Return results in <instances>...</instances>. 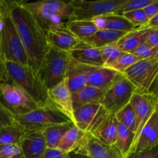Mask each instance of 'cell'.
I'll return each mask as SVG.
<instances>
[{
	"instance_id": "6da1fadb",
	"label": "cell",
	"mask_w": 158,
	"mask_h": 158,
	"mask_svg": "<svg viewBox=\"0 0 158 158\" xmlns=\"http://www.w3.org/2000/svg\"><path fill=\"white\" fill-rule=\"evenodd\" d=\"M9 2L12 19L27 55L29 66L39 71L49 46L46 32L40 27L21 1Z\"/></svg>"
},
{
	"instance_id": "7a4b0ae2",
	"label": "cell",
	"mask_w": 158,
	"mask_h": 158,
	"mask_svg": "<svg viewBox=\"0 0 158 158\" xmlns=\"http://www.w3.org/2000/svg\"><path fill=\"white\" fill-rule=\"evenodd\" d=\"M21 2L23 6L33 15L40 27L46 32L54 29L66 28V24L73 20V8L70 1Z\"/></svg>"
},
{
	"instance_id": "3957f363",
	"label": "cell",
	"mask_w": 158,
	"mask_h": 158,
	"mask_svg": "<svg viewBox=\"0 0 158 158\" xmlns=\"http://www.w3.org/2000/svg\"><path fill=\"white\" fill-rule=\"evenodd\" d=\"M6 79L21 86L40 106L49 104L48 88L38 70L29 65L5 60Z\"/></svg>"
},
{
	"instance_id": "277c9868",
	"label": "cell",
	"mask_w": 158,
	"mask_h": 158,
	"mask_svg": "<svg viewBox=\"0 0 158 158\" xmlns=\"http://www.w3.org/2000/svg\"><path fill=\"white\" fill-rule=\"evenodd\" d=\"M0 35L5 60L29 65L12 19L9 1H0Z\"/></svg>"
},
{
	"instance_id": "5b68a950",
	"label": "cell",
	"mask_w": 158,
	"mask_h": 158,
	"mask_svg": "<svg viewBox=\"0 0 158 158\" xmlns=\"http://www.w3.org/2000/svg\"><path fill=\"white\" fill-rule=\"evenodd\" d=\"M123 76L134 85L135 93L158 96V57L137 62Z\"/></svg>"
},
{
	"instance_id": "8992f818",
	"label": "cell",
	"mask_w": 158,
	"mask_h": 158,
	"mask_svg": "<svg viewBox=\"0 0 158 158\" xmlns=\"http://www.w3.org/2000/svg\"><path fill=\"white\" fill-rule=\"evenodd\" d=\"M14 119L24 132L43 131L52 125L71 122L50 104L40 106L27 114L14 116Z\"/></svg>"
},
{
	"instance_id": "52a82bcc",
	"label": "cell",
	"mask_w": 158,
	"mask_h": 158,
	"mask_svg": "<svg viewBox=\"0 0 158 158\" xmlns=\"http://www.w3.org/2000/svg\"><path fill=\"white\" fill-rule=\"evenodd\" d=\"M69 63L70 59L66 51L49 46L39 69L48 89L66 79Z\"/></svg>"
},
{
	"instance_id": "ba28073f",
	"label": "cell",
	"mask_w": 158,
	"mask_h": 158,
	"mask_svg": "<svg viewBox=\"0 0 158 158\" xmlns=\"http://www.w3.org/2000/svg\"><path fill=\"white\" fill-rule=\"evenodd\" d=\"M0 102L13 116L27 114L40 107L21 86L9 79L0 84Z\"/></svg>"
},
{
	"instance_id": "9c48e42d",
	"label": "cell",
	"mask_w": 158,
	"mask_h": 158,
	"mask_svg": "<svg viewBox=\"0 0 158 158\" xmlns=\"http://www.w3.org/2000/svg\"><path fill=\"white\" fill-rule=\"evenodd\" d=\"M124 0H71L73 20H93L101 15L113 14Z\"/></svg>"
},
{
	"instance_id": "30bf717a",
	"label": "cell",
	"mask_w": 158,
	"mask_h": 158,
	"mask_svg": "<svg viewBox=\"0 0 158 158\" xmlns=\"http://www.w3.org/2000/svg\"><path fill=\"white\" fill-rule=\"evenodd\" d=\"M135 92L134 85L123 76L106 91L101 104L109 114L115 115L130 103Z\"/></svg>"
},
{
	"instance_id": "8fae6325",
	"label": "cell",
	"mask_w": 158,
	"mask_h": 158,
	"mask_svg": "<svg viewBox=\"0 0 158 158\" xmlns=\"http://www.w3.org/2000/svg\"><path fill=\"white\" fill-rule=\"evenodd\" d=\"M109 113L101 103L88 104L74 110L75 125L86 134H91Z\"/></svg>"
},
{
	"instance_id": "7c38bea8",
	"label": "cell",
	"mask_w": 158,
	"mask_h": 158,
	"mask_svg": "<svg viewBox=\"0 0 158 158\" xmlns=\"http://www.w3.org/2000/svg\"><path fill=\"white\" fill-rule=\"evenodd\" d=\"M131 104L134 108L136 116V129L132 147L137 142L140 132L157 106V97L135 93L131 100ZM131 152V151H130Z\"/></svg>"
},
{
	"instance_id": "4fadbf2b",
	"label": "cell",
	"mask_w": 158,
	"mask_h": 158,
	"mask_svg": "<svg viewBox=\"0 0 158 158\" xmlns=\"http://www.w3.org/2000/svg\"><path fill=\"white\" fill-rule=\"evenodd\" d=\"M49 103L58 110L75 125L72 94L68 87L66 78L56 86L48 89Z\"/></svg>"
},
{
	"instance_id": "5bb4252c",
	"label": "cell",
	"mask_w": 158,
	"mask_h": 158,
	"mask_svg": "<svg viewBox=\"0 0 158 158\" xmlns=\"http://www.w3.org/2000/svg\"><path fill=\"white\" fill-rule=\"evenodd\" d=\"M157 145H158V104L154 114L143 127L129 154L146 151Z\"/></svg>"
},
{
	"instance_id": "9a60e30c",
	"label": "cell",
	"mask_w": 158,
	"mask_h": 158,
	"mask_svg": "<svg viewBox=\"0 0 158 158\" xmlns=\"http://www.w3.org/2000/svg\"><path fill=\"white\" fill-rule=\"evenodd\" d=\"M19 145L25 158H41L47 149L43 131L25 132Z\"/></svg>"
},
{
	"instance_id": "2e32d148",
	"label": "cell",
	"mask_w": 158,
	"mask_h": 158,
	"mask_svg": "<svg viewBox=\"0 0 158 158\" xmlns=\"http://www.w3.org/2000/svg\"><path fill=\"white\" fill-rule=\"evenodd\" d=\"M66 52L72 61L79 64L92 67L103 66L100 49L89 46L82 41L78 46Z\"/></svg>"
},
{
	"instance_id": "e0dca14e",
	"label": "cell",
	"mask_w": 158,
	"mask_h": 158,
	"mask_svg": "<svg viewBox=\"0 0 158 158\" xmlns=\"http://www.w3.org/2000/svg\"><path fill=\"white\" fill-rule=\"evenodd\" d=\"M77 152L86 154L91 158H126L114 145L104 144L92 135L88 136L84 146Z\"/></svg>"
},
{
	"instance_id": "ac0fdd59",
	"label": "cell",
	"mask_w": 158,
	"mask_h": 158,
	"mask_svg": "<svg viewBox=\"0 0 158 158\" xmlns=\"http://www.w3.org/2000/svg\"><path fill=\"white\" fill-rule=\"evenodd\" d=\"M123 75L117 71L104 66L94 67L89 72L87 78V85L107 90Z\"/></svg>"
},
{
	"instance_id": "d6986e66",
	"label": "cell",
	"mask_w": 158,
	"mask_h": 158,
	"mask_svg": "<svg viewBox=\"0 0 158 158\" xmlns=\"http://www.w3.org/2000/svg\"><path fill=\"white\" fill-rule=\"evenodd\" d=\"M46 35L49 46L66 52L73 49L81 43L66 28L51 29L46 32Z\"/></svg>"
},
{
	"instance_id": "ffe728a7",
	"label": "cell",
	"mask_w": 158,
	"mask_h": 158,
	"mask_svg": "<svg viewBox=\"0 0 158 158\" xmlns=\"http://www.w3.org/2000/svg\"><path fill=\"white\" fill-rule=\"evenodd\" d=\"M93 68L92 66L79 64L70 60L66 78L71 94L77 92L87 85L88 75Z\"/></svg>"
},
{
	"instance_id": "44dd1931",
	"label": "cell",
	"mask_w": 158,
	"mask_h": 158,
	"mask_svg": "<svg viewBox=\"0 0 158 158\" xmlns=\"http://www.w3.org/2000/svg\"><path fill=\"white\" fill-rule=\"evenodd\" d=\"M89 135L73 125L63 136L56 149L67 154L80 151L84 146Z\"/></svg>"
},
{
	"instance_id": "7402d4cb",
	"label": "cell",
	"mask_w": 158,
	"mask_h": 158,
	"mask_svg": "<svg viewBox=\"0 0 158 158\" xmlns=\"http://www.w3.org/2000/svg\"><path fill=\"white\" fill-rule=\"evenodd\" d=\"M93 21L98 29H110L129 32L137 29L123 15L117 14H107L94 19Z\"/></svg>"
},
{
	"instance_id": "603a6c76",
	"label": "cell",
	"mask_w": 158,
	"mask_h": 158,
	"mask_svg": "<svg viewBox=\"0 0 158 158\" xmlns=\"http://www.w3.org/2000/svg\"><path fill=\"white\" fill-rule=\"evenodd\" d=\"M91 135L104 144L114 146L117 135V120L115 115L108 114Z\"/></svg>"
},
{
	"instance_id": "cb8c5ba5",
	"label": "cell",
	"mask_w": 158,
	"mask_h": 158,
	"mask_svg": "<svg viewBox=\"0 0 158 158\" xmlns=\"http://www.w3.org/2000/svg\"><path fill=\"white\" fill-rule=\"evenodd\" d=\"M106 89L86 85L82 89L72 94L73 105L74 110L88 104L101 103Z\"/></svg>"
},
{
	"instance_id": "d4e9b609",
	"label": "cell",
	"mask_w": 158,
	"mask_h": 158,
	"mask_svg": "<svg viewBox=\"0 0 158 158\" xmlns=\"http://www.w3.org/2000/svg\"><path fill=\"white\" fill-rule=\"evenodd\" d=\"M149 29H137L127 32L116 43L117 47L123 52H131L147 42Z\"/></svg>"
},
{
	"instance_id": "484cf974",
	"label": "cell",
	"mask_w": 158,
	"mask_h": 158,
	"mask_svg": "<svg viewBox=\"0 0 158 158\" xmlns=\"http://www.w3.org/2000/svg\"><path fill=\"white\" fill-rule=\"evenodd\" d=\"M126 33L125 32L110 29H99L94 35L85 39L82 42L94 48L100 49L107 45L116 43Z\"/></svg>"
},
{
	"instance_id": "4316f807",
	"label": "cell",
	"mask_w": 158,
	"mask_h": 158,
	"mask_svg": "<svg viewBox=\"0 0 158 158\" xmlns=\"http://www.w3.org/2000/svg\"><path fill=\"white\" fill-rule=\"evenodd\" d=\"M66 29L80 41L91 36L99 30L93 20H71L66 24Z\"/></svg>"
},
{
	"instance_id": "83f0119b",
	"label": "cell",
	"mask_w": 158,
	"mask_h": 158,
	"mask_svg": "<svg viewBox=\"0 0 158 158\" xmlns=\"http://www.w3.org/2000/svg\"><path fill=\"white\" fill-rule=\"evenodd\" d=\"M72 122L52 125L43 131L47 148L56 149L59 143L66 133L73 126Z\"/></svg>"
},
{
	"instance_id": "f1b7e54d",
	"label": "cell",
	"mask_w": 158,
	"mask_h": 158,
	"mask_svg": "<svg viewBox=\"0 0 158 158\" xmlns=\"http://www.w3.org/2000/svg\"><path fill=\"white\" fill-rule=\"evenodd\" d=\"M134 138V133L131 132L123 124L117 122V135L114 146L121 152V154L125 157L130 154Z\"/></svg>"
},
{
	"instance_id": "f546056e",
	"label": "cell",
	"mask_w": 158,
	"mask_h": 158,
	"mask_svg": "<svg viewBox=\"0 0 158 158\" xmlns=\"http://www.w3.org/2000/svg\"><path fill=\"white\" fill-rule=\"evenodd\" d=\"M25 132L16 123L0 129V145L19 144Z\"/></svg>"
},
{
	"instance_id": "4dcf8cb0",
	"label": "cell",
	"mask_w": 158,
	"mask_h": 158,
	"mask_svg": "<svg viewBox=\"0 0 158 158\" xmlns=\"http://www.w3.org/2000/svg\"><path fill=\"white\" fill-rule=\"evenodd\" d=\"M117 122L126 127L128 130L135 133L136 129V116L134 108L131 103L125 106L123 109L115 114Z\"/></svg>"
},
{
	"instance_id": "1f68e13d",
	"label": "cell",
	"mask_w": 158,
	"mask_h": 158,
	"mask_svg": "<svg viewBox=\"0 0 158 158\" xmlns=\"http://www.w3.org/2000/svg\"><path fill=\"white\" fill-rule=\"evenodd\" d=\"M140 60V59L134 54L130 53V52H123L122 55L108 68H110V69L117 71L119 73L123 75L124 72L128 68H130L132 65Z\"/></svg>"
},
{
	"instance_id": "d6a6232c",
	"label": "cell",
	"mask_w": 158,
	"mask_h": 158,
	"mask_svg": "<svg viewBox=\"0 0 158 158\" xmlns=\"http://www.w3.org/2000/svg\"><path fill=\"white\" fill-rule=\"evenodd\" d=\"M100 52L104 67H110L123 53L116 43L100 48Z\"/></svg>"
},
{
	"instance_id": "836d02e7",
	"label": "cell",
	"mask_w": 158,
	"mask_h": 158,
	"mask_svg": "<svg viewBox=\"0 0 158 158\" xmlns=\"http://www.w3.org/2000/svg\"><path fill=\"white\" fill-rule=\"evenodd\" d=\"M154 0H124L114 14L123 15L126 12L144 9Z\"/></svg>"
},
{
	"instance_id": "e575fe53",
	"label": "cell",
	"mask_w": 158,
	"mask_h": 158,
	"mask_svg": "<svg viewBox=\"0 0 158 158\" xmlns=\"http://www.w3.org/2000/svg\"><path fill=\"white\" fill-rule=\"evenodd\" d=\"M122 15H123L137 29H143L150 20L145 14L143 9L126 12Z\"/></svg>"
},
{
	"instance_id": "d590c367",
	"label": "cell",
	"mask_w": 158,
	"mask_h": 158,
	"mask_svg": "<svg viewBox=\"0 0 158 158\" xmlns=\"http://www.w3.org/2000/svg\"><path fill=\"white\" fill-rule=\"evenodd\" d=\"M132 54L135 55L138 57L140 60H150V59H154L158 57V50L148 44V43H145L137 47L135 50L131 52Z\"/></svg>"
},
{
	"instance_id": "8d00e7d4",
	"label": "cell",
	"mask_w": 158,
	"mask_h": 158,
	"mask_svg": "<svg viewBox=\"0 0 158 158\" xmlns=\"http://www.w3.org/2000/svg\"><path fill=\"white\" fill-rule=\"evenodd\" d=\"M21 154V148L19 144L0 145V158H12Z\"/></svg>"
},
{
	"instance_id": "74e56055",
	"label": "cell",
	"mask_w": 158,
	"mask_h": 158,
	"mask_svg": "<svg viewBox=\"0 0 158 158\" xmlns=\"http://www.w3.org/2000/svg\"><path fill=\"white\" fill-rule=\"evenodd\" d=\"M13 123H15L14 116L0 102V129Z\"/></svg>"
},
{
	"instance_id": "f35d334b",
	"label": "cell",
	"mask_w": 158,
	"mask_h": 158,
	"mask_svg": "<svg viewBox=\"0 0 158 158\" xmlns=\"http://www.w3.org/2000/svg\"><path fill=\"white\" fill-rule=\"evenodd\" d=\"M126 158H158V145L146 151L129 154Z\"/></svg>"
},
{
	"instance_id": "ab89813d",
	"label": "cell",
	"mask_w": 158,
	"mask_h": 158,
	"mask_svg": "<svg viewBox=\"0 0 158 158\" xmlns=\"http://www.w3.org/2000/svg\"><path fill=\"white\" fill-rule=\"evenodd\" d=\"M69 154L63 152L58 149L47 148L41 158H69Z\"/></svg>"
},
{
	"instance_id": "60d3db41",
	"label": "cell",
	"mask_w": 158,
	"mask_h": 158,
	"mask_svg": "<svg viewBox=\"0 0 158 158\" xmlns=\"http://www.w3.org/2000/svg\"><path fill=\"white\" fill-rule=\"evenodd\" d=\"M145 14L149 19H151L158 13V0H154L152 2L143 9Z\"/></svg>"
},
{
	"instance_id": "b9f144b4",
	"label": "cell",
	"mask_w": 158,
	"mask_h": 158,
	"mask_svg": "<svg viewBox=\"0 0 158 158\" xmlns=\"http://www.w3.org/2000/svg\"><path fill=\"white\" fill-rule=\"evenodd\" d=\"M6 70H5V58L3 54L2 47L1 35H0V84L3 82H6Z\"/></svg>"
},
{
	"instance_id": "7bdbcfd3",
	"label": "cell",
	"mask_w": 158,
	"mask_h": 158,
	"mask_svg": "<svg viewBox=\"0 0 158 158\" xmlns=\"http://www.w3.org/2000/svg\"><path fill=\"white\" fill-rule=\"evenodd\" d=\"M146 43L158 50V29H149V33Z\"/></svg>"
},
{
	"instance_id": "ee69618b",
	"label": "cell",
	"mask_w": 158,
	"mask_h": 158,
	"mask_svg": "<svg viewBox=\"0 0 158 158\" xmlns=\"http://www.w3.org/2000/svg\"><path fill=\"white\" fill-rule=\"evenodd\" d=\"M143 29H158V13L151 19L149 20L148 24L143 28Z\"/></svg>"
},
{
	"instance_id": "f6af8a7d",
	"label": "cell",
	"mask_w": 158,
	"mask_h": 158,
	"mask_svg": "<svg viewBox=\"0 0 158 158\" xmlns=\"http://www.w3.org/2000/svg\"><path fill=\"white\" fill-rule=\"evenodd\" d=\"M69 158H88L87 155L80 152H72L69 154Z\"/></svg>"
},
{
	"instance_id": "bcb514c9",
	"label": "cell",
	"mask_w": 158,
	"mask_h": 158,
	"mask_svg": "<svg viewBox=\"0 0 158 158\" xmlns=\"http://www.w3.org/2000/svg\"><path fill=\"white\" fill-rule=\"evenodd\" d=\"M12 158H25L24 157V156L23 155V154H17V155H15V156H14L13 157H12Z\"/></svg>"
},
{
	"instance_id": "7dc6e473",
	"label": "cell",
	"mask_w": 158,
	"mask_h": 158,
	"mask_svg": "<svg viewBox=\"0 0 158 158\" xmlns=\"http://www.w3.org/2000/svg\"><path fill=\"white\" fill-rule=\"evenodd\" d=\"M87 157H88V158H91L90 157H89V156H87Z\"/></svg>"
},
{
	"instance_id": "c3c4849f",
	"label": "cell",
	"mask_w": 158,
	"mask_h": 158,
	"mask_svg": "<svg viewBox=\"0 0 158 158\" xmlns=\"http://www.w3.org/2000/svg\"><path fill=\"white\" fill-rule=\"evenodd\" d=\"M157 104H158V96H157Z\"/></svg>"
}]
</instances>
